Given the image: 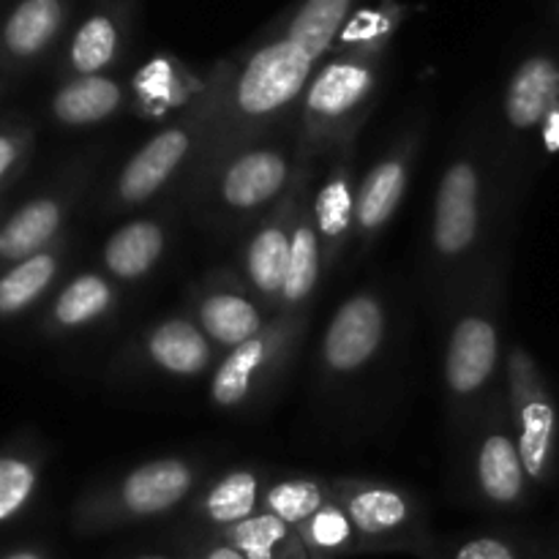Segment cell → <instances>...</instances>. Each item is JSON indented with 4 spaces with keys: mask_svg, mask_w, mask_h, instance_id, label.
Wrapping results in <instances>:
<instances>
[{
    "mask_svg": "<svg viewBox=\"0 0 559 559\" xmlns=\"http://www.w3.org/2000/svg\"><path fill=\"white\" fill-rule=\"evenodd\" d=\"M22 153V142L20 136L14 134H0V180L5 178V175L14 169L16 158H20Z\"/></svg>",
    "mask_w": 559,
    "mask_h": 559,
    "instance_id": "obj_35",
    "label": "cell"
},
{
    "mask_svg": "<svg viewBox=\"0 0 559 559\" xmlns=\"http://www.w3.org/2000/svg\"><path fill=\"white\" fill-rule=\"evenodd\" d=\"M497 278L489 271L473 284L459 304L445 338L442 380L451 418L456 426H475L491 402L495 380L502 369V331Z\"/></svg>",
    "mask_w": 559,
    "mask_h": 559,
    "instance_id": "obj_2",
    "label": "cell"
},
{
    "mask_svg": "<svg viewBox=\"0 0 559 559\" xmlns=\"http://www.w3.org/2000/svg\"><path fill=\"white\" fill-rule=\"evenodd\" d=\"M271 469L233 467L207 480L189 500L191 524L202 533H224L265 511V489Z\"/></svg>",
    "mask_w": 559,
    "mask_h": 559,
    "instance_id": "obj_16",
    "label": "cell"
},
{
    "mask_svg": "<svg viewBox=\"0 0 559 559\" xmlns=\"http://www.w3.org/2000/svg\"><path fill=\"white\" fill-rule=\"evenodd\" d=\"M63 22V5L60 0H22L9 16L3 27V41L16 58L38 55Z\"/></svg>",
    "mask_w": 559,
    "mask_h": 559,
    "instance_id": "obj_26",
    "label": "cell"
},
{
    "mask_svg": "<svg viewBox=\"0 0 559 559\" xmlns=\"http://www.w3.org/2000/svg\"><path fill=\"white\" fill-rule=\"evenodd\" d=\"M115 306H118V287L107 273H80L55 298L52 325L60 331H82L112 314Z\"/></svg>",
    "mask_w": 559,
    "mask_h": 559,
    "instance_id": "obj_23",
    "label": "cell"
},
{
    "mask_svg": "<svg viewBox=\"0 0 559 559\" xmlns=\"http://www.w3.org/2000/svg\"><path fill=\"white\" fill-rule=\"evenodd\" d=\"M353 0H304L287 20V31L325 55L347 22Z\"/></svg>",
    "mask_w": 559,
    "mask_h": 559,
    "instance_id": "obj_31",
    "label": "cell"
},
{
    "mask_svg": "<svg viewBox=\"0 0 559 559\" xmlns=\"http://www.w3.org/2000/svg\"><path fill=\"white\" fill-rule=\"evenodd\" d=\"M129 102L118 80L104 74L74 76L52 98V115L63 126H96L115 118Z\"/></svg>",
    "mask_w": 559,
    "mask_h": 559,
    "instance_id": "obj_21",
    "label": "cell"
},
{
    "mask_svg": "<svg viewBox=\"0 0 559 559\" xmlns=\"http://www.w3.org/2000/svg\"><path fill=\"white\" fill-rule=\"evenodd\" d=\"M5 559H44L38 551H31V549H22V551H14V555H9Z\"/></svg>",
    "mask_w": 559,
    "mask_h": 559,
    "instance_id": "obj_37",
    "label": "cell"
},
{
    "mask_svg": "<svg viewBox=\"0 0 559 559\" xmlns=\"http://www.w3.org/2000/svg\"><path fill=\"white\" fill-rule=\"evenodd\" d=\"M175 66L169 60H153L151 66L136 74L134 82V104L145 118H164L173 109H189L200 98V93H191L189 85L178 80Z\"/></svg>",
    "mask_w": 559,
    "mask_h": 559,
    "instance_id": "obj_28",
    "label": "cell"
},
{
    "mask_svg": "<svg viewBox=\"0 0 559 559\" xmlns=\"http://www.w3.org/2000/svg\"><path fill=\"white\" fill-rule=\"evenodd\" d=\"M508 413L516 431L524 469L533 486L546 484L555 473L557 459V404L533 355L513 344L506 358Z\"/></svg>",
    "mask_w": 559,
    "mask_h": 559,
    "instance_id": "obj_9",
    "label": "cell"
},
{
    "mask_svg": "<svg viewBox=\"0 0 559 559\" xmlns=\"http://www.w3.org/2000/svg\"><path fill=\"white\" fill-rule=\"evenodd\" d=\"M380 60L374 41H353L347 52L314 71L295 120L300 151L322 162L347 142H358L380 87Z\"/></svg>",
    "mask_w": 559,
    "mask_h": 559,
    "instance_id": "obj_1",
    "label": "cell"
},
{
    "mask_svg": "<svg viewBox=\"0 0 559 559\" xmlns=\"http://www.w3.org/2000/svg\"><path fill=\"white\" fill-rule=\"evenodd\" d=\"M298 162V126L284 134L278 129L224 158L189 200L205 207L207 216L218 222L240 224L262 218L289 189Z\"/></svg>",
    "mask_w": 559,
    "mask_h": 559,
    "instance_id": "obj_3",
    "label": "cell"
},
{
    "mask_svg": "<svg viewBox=\"0 0 559 559\" xmlns=\"http://www.w3.org/2000/svg\"><path fill=\"white\" fill-rule=\"evenodd\" d=\"M218 535L227 538L246 559H309L298 530L267 511Z\"/></svg>",
    "mask_w": 559,
    "mask_h": 559,
    "instance_id": "obj_24",
    "label": "cell"
},
{
    "mask_svg": "<svg viewBox=\"0 0 559 559\" xmlns=\"http://www.w3.org/2000/svg\"><path fill=\"white\" fill-rule=\"evenodd\" d=\"M211 85H205L200 98L186 112H180L164 129H158L120 167L112 186L115 211L120 213L147 205L178 178L189 180V175L200 164L202 151H205L207 131H211Z\"/></svg>",
    "mask_w": 559,
    "mask_h": 559,
    "instance_id": "obj_7",
    "label": "cell"
},
{
    "mask_svg": "<svg viewBox=\"0 0 559 559\" xmlns=\"http://www.w3.org/2000/svg\"><path fill=\"white\" fill-rule=\"evenodd\" d=\"M420 151V129H409L388 147L358 180V200H355V240L360 254L377 243L388 224L402 207L413 178L415 158Z\"/></svg>",
    "mask_w": 559,
    "mask_h": 559,
    "instance_id": "obj_13",
    "label": "cell"
},
{
    "mask_svg": "<svg viewBox=\"0 0 559 559\" xmlns=\"http://www.w3.org/2000/svg\"><path fill=\"white\" fill-rule=\"evenodd\" d=\"M167 224L162 218H131L115 229L102 249V267L112 282L136 284L151 276L167 251Z\"/></svg>",
    "mask_w": 559,
    "mask_h": 559,
    "instance_id": "obj_19",
    "label": "cell"
},
{
    "mask_svg": "<svg viewBox=\"0 0 559 559\" xmlns=\"http://www.w3.org/2000/svg\"><path fill=\"white\" fill-rule=\"evenodd\" d=\"M298 533L309 559H347L360 555L353 522L336 500L325 502L314 516L306 519Z\"/></svg>",
    "mask_w": 559,
    "mask_h": 559,
    "instance_id": "obj_27",
    "label": "cell"
},
{
    "mask_svg": "<svg viewBox=\"0 0 559 559\" xmlns=\"http://www.w3.org/2000/svg\"><path fill=\"white\" fill-rule=\"evenodd\" d=\"M506 120L516 134L540 129L559 109V66L546 55H533L513 71L502 98Z\"/></svg>",
    "mask_w": 559,
    "mask_h": 559,
    "instance_id": "obj_18",
    "label": "cell"
},
{
    "mask_svg": "<svg viewBox=\"0 0 559 559\" xmlns=\"http://www.w3.org/2000/svg\"><path fill=\"white\" fill-rule=\"evenodd\" d=\"M129 559H186V557H175V555H164V551H142V555H134Z\"/></svg>",
    "mask_w": 559,
    "mask_h": 559,
    "instance_id": "obj_36",
    "label": "cell"
},
{
    "mask_svg": "<svg viewBox=\"0 0 559 559\" xmlns=\"http://www.w3.org/2000/svg\"><path fill=\"white\" fill-rule=\"evenodd\" d=\"M388 304L374 289L349 295L328 322L320 344V371L333 380L360 374L382 353L388 338Z\"/></svg>",
    "mask_w": 559,
    "mask_h": 559,
    "instance_id": "obj_12",
    "label": "cell"
},
{
    "mask_svg": "<svg viewBox=\"0 0 559 559\" xmlns=\"http://www.w3.org/2000/svg\"><path fill=\"white\" fill-rule=\"evenodd\" d=\"M320 164L322 162H317L314 156L300 151L298 173H295L289 189L284 191V197L276 202V207L257 222L249 240H246L243 282L249 284L251 293L260 298V304L265 306L273 317H276L284 278H287L289 243H293L295 218H298V211L304 207V202L311 197Z\"/></svg>",
    "mask_w": 559,
    "mask_h": 559,
    "instance_id": "obj_10",
    "label": "cell"
},
{
    "mask_svg": "<svg viewBox=\"0 0 559 559\" xmlns=\"http://www.w3.org/2000/svg\"><path fill=\"white\" fill-rule=\"evenodd\" d=\"M60 257L58 251L47 249L27 260L16 262L3 278H0V314H16L41 298L44 289L58 276Z\"/></svg>",
    "mask_w": 559,
    "mask_h": 559,
    "instance_id": "obj_30",
    "label": "cell"
},
{
    "mask_svg": "<svg viewBox=\"0 0 559 559\" xmlns=\"http://www.w3.org/2000/svg\"><path fill=\"white\" fill-rule=\"evenodd\" d=\"M355 145L358 142H347L322 158L325 167L317 169L320 183L314 180V191H311V216H314L325 273L336 267L355 238V200H358Z\"/></svg>",
    "mask_w": 559,
    "mask_h": 559,
    "instance_id": "obj_15",
    "label": "cell"
},
{
    "mask_svg": "<svg viewBox=\"0 0 559 559\" xmlns=\"http://www.w3.org/2000/svg\"><path fill=\"white\" fill-rule=\"evenodd\" d=\"M426 559H530L519 540L500 533H469L431 546Z\"/></svg>",
    "mask_w": 559,
    "mask_h": 559,
    "instance_id": "obj_32",
    "label": "cell"
},
{
    "mask_svg": "<svg viewBox=\"0 0 559 559\" xmlns=\"http://www.w3.org/2000/svg\"><path fill=\"white\" fill-rule=\"evenodd\" d=\"M469 475L480 502L497 511H516L530 497V478L519 451L508 402L491 399L480 418L475 420Z\"/></svg>",
    "mask_w": 559,
    "mask_h": 559,
    "instance_id": "obj_11",
    "label": "cell"
},
{
    "mask_svg": "<svg viewBox=\"0 0 559 559\" xmlns=\"http://www.w3.org/2000/svg\"><path fill=\"white\" fill-rule=\"evenodd\" d=\"M309 325V311L276 314L262 333L229 349L211 377V404L218 409H251L276 388L293 364Z\"/></svg>",
    "mask_w": 559,
    "mask_h": 559,
    "instance_id": "obj_8",
    "label": "cell"
},
{
    "mask_svg": "<svg viewBox=\"0 0 559 559\" xmlns=\"http://www.w3.org/2000/svg\"><path fill=\"white\" fill-rule=\"evenodd\" d=\"M142 364L167 377H202L216 360L218 349L189 314H175L142 333L136 344Z\"/></svg>",
    "mask_w": 559,
    "mask_h": 559,
    "instance_id": "obj_17",
    "label": "cell"
},
{
    "mask_svg": "<svg viewBox=\"0 0 559 559\" xmlns=\"http://www.w3.org/2000/svg\"><path fill=\"white\" fill-rule=\"evenodd\" d=\"M120 52V27L109 14L87 16L74 33L69 66L76 76L104 74Z\"/></svg>",
    "mask_w": 559,
    "mask_h": 559,
    "instance_id": "obj_29",
    "label": "cell"
},
{
    "mask_svg": "<svg viewBox=\"0 0 559 559\" xmlns=\"http://www.w3.org/2000/svg\"><path fill=\"white\" fill-rule=\"evenodd\" d=\"M314 191V189H311ZM322 249L317 238L314 216H311V197L298 211L293 229V243H289V265L287 278H284L282 298H278L276 314H300L309 311L311 298L322 278Z\"/></svg>",
    "mask_w": 559,
    "mask_h": 559,
    "instance_id": "obj_20",
    "label": "cell"
},
{
    "mask_svg": "<svg viewBox=\"0 0 559 559\" xmlns=\"http://www.w3.org/2000/svg\"><path fill=\"white\" fill-rule=\"evenodd\" d=\"M189 317L211 338L213 347L224 353L254 338L273 320L249 284L229 271L211 273L200 284Z\"/></svg>",
    "mask_w": 559,
    "mask_h": 559,
    "instance_id": "obj_14",
    "label": "cell"
},
{
    "mask_svg": "<svg viewBox=\"0 0 559 559\" xmlns=\"http://www.w3.org/2000/svg\"><path fill=\"white\" fill-rule=\"evenodd\" d=\"M331 500V478L311 473H271L265 489V511L295 530Z\"/></svg>",
    "mask_w": 559,
    "mask_h": 559,
    "instance_id": "obj_25",
    "label": "cell"
},
{
    "mask_svg": "<svg viewBox=\"0 0 559 559\" xmlns=\"http://www.w3.org/2000/svg\"><path fill=\"white\" fill-rule=\"evenodd\" d=\"M36 484L38 469L31 459L0 456V522H9L27 506Z\"/></svg>",
    "mask_w": 559,
    "mask_h": 559,
    "instance_id": "obj_33",
    "label": "cell"
},
{
    "mask_svg": "<svg viewBox=\"0 0 559 559\" xmlns=\"http://www.w3.org/2000/svg\"><path fill=\"white\" fill-rule=\"evenodd\" d=\"M66 218V202L60 197H38L22 205L0 229V257L3 260H27L47 251L58 238Z\"/></svg>",
    "mask_w": 559,
    "mask_h": 559,
    "instance_id": "obj_22",
    "label": "cell"
},
{
    "mask_svg": "<svg viewBox=\"0 0 559 559\" xmlns=\"http://www.w3.org/2000/svg\"><path fill=\"white\" fill-rule=\"evenodd\" d=\"M186 559H246L229 544L227 538H222L218 533H202L186 549Z\"/></svg>",
    "mask_w": 559,
    "mask_h": 559,
    "instance_id": "obj_34",
    "label": "cell"
},
{
    "mask_svg": "<svg viewBox=\"0 0 559 559\" xmlns=\"http://www.w3.org/2000/svg\"><path fill=\"white\" fill-rule=\"evenodd\" d=\"M486 235V173L475 153L448 162L437 183L429 229V262L435 276L456 282L478 260Z\"/></svg>",
    "mask_w": 559,
    "mask_h": 559,
    "instance_id": "obj_6",
    "label": "cell"
},
{
    "mask_svg": "<svg viewBox=\"0 0 559 559\" xmlns=\"http://www.w3.org/2000/svg\"><path fill=\"white\" fill-rule=\"evenodd\" d=\"M331 491L353 522L360 555L404 551L426 559L435 546L424 502L404 486L382 478L336 475L331 478Z\"/></svg>",
    "mask_w": 559,
    "mask_h": 559,
    "instance_id": "obj_5",
    "label": "cell"
},
{
    "mask_svg": "<svg viewBox=\"0 0 559 559\" xmlns=\"http://www.w3.org/2000/svg\"><path fill=\"white\" fill-rule=\"evenodd\" d=\"M202 486V464L189 456H158L126 469L112 484L98 486L80 502L76 524L85 533L120 530L169 516L189 506Z\"/></svg>",
    "mask_w": 559,
    "mask_h": 559,
    "instance_id": "obj_4",
    "label": "cell"
}]
</instances>
